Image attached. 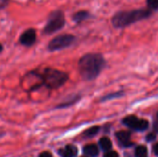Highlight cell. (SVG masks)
<instances>
[{
    "instance_id": "obj_20",
    "label": "cell",
    "mask_w": 158,
    "mask_h": 157,
    "mask_svg": "<svg viewBox=\"0 0 158 157\" xmlns=\"http://www.w3.org/2000/svg\"><path fill=\"white\" fill-rule=\"evenodd\" d=\"M39 157H52V155L49 152H44L39 155Z\"/></svg>"
},
{
    "instance_id": "obj_1",
    "label": "cell",
    "mask_w": 158,
    "mask_h": 157,
    "mask_svg": "<svg viewBox=\"0 0 158 157\" xmlns=\"http://www.w3.org/2000/svg\"><path fill=\"white\" fill-rule=\"evenodd\" d=\"M106 61L101 54H87L79 61V70L84 80L95 79L102 71Z\"/></svg>"
},
{
    "instance_id": "obj_5",
    "label": "cell",
    "mask_w": 158,
    "mask_h": 157,
    "mask_svg": "<svg viewBox=\"0 0 158 157\" xmlns=\"http://www.w3.org/2000/svg\"><path fill=\"white\" fill-rule=\"evenodd\" d=\"M75 41V37L71 34H63L55 37L48 44V49L50 51L61 50L66 47L70 46Z\"/></svg>"
},
{
    "instance_id": "obj_17",
    "label": "cell",
    "mask_w": 158,
    "mask_h": 157,
    "mask_svg": "<svg viewBox=\"0 0 158 157\" xmlns=\"http://www.w3.org/2000/svg\"><path fill=\"white\" fill-rule=\"evenodd\" d=\"M104 157H118V154L115 151H108L105 154Z\"/></svg>"
},
{
    "instance_id": "obj_15",
    "label": "cell",
    "mask_w": 158,
    "mask_h": 157,
    "mask_svg": "<svg viewBox=\"0 0 158 157\" xmlns=\"http://www.w3.org/2000/svg\"><path fill=\"white\" fill-rule=\"evenodd\" d=\"M98 131H99V127H97V126H95V127H92V128H90V129H88V130H85V132H84V136L91 138V137L95 136V135L97 134V132H98Z\"/></svg>"
},
{
    "instance_id": "obj_11",
    "label": "cell",
    "mask_w": 158,
    "mask_h": 157,
    "mask_svg": "<svg viewBox=\"0 0 158 157\" xmlns=\"http://www.w3.org/2000/svg\"><path fill=\"white\" fill-rule=\"evenodd\" d=\"M138 120H139V118H136L135 116H129V117H126L123 119V123L126 126H128V127H130L131 129H134V127L136 126Z\"/></svg>"
},
{
    "instance_id": "obj_2",
    "label": "cell",
    "mask_w": 158,
    "mask_h": 157,
    "mask_svg": "<svg viewBox=\"0 0 158 157\" xmlns=\"http://www.w3.org/2000/svg\"><path fill=\"white\" fill-rule=\"evenodd\" d=\"M152 11L148 8H139L129 11H119L112 18V24L115 28H125L140 20L148 19Z\"/></svg>"
},
{
    "instance_id": "obj_19",
    "label": "cell",
    "mask_w": 158,
    "mask_h": 157,
    "mask_svg": "<svg viewBox=\"0 0 158 157\" xmlns=\"http://www.w3.org/2000/svg\"><path fill=\"white\" fill-rule=\"evenodd\" d=\"M120 93H114V94H112V95H107V96H105V98L103 99V100H108V99H111V98H116L115 96H120Z\"/></svg>"
},
{
    "instance_id": "obj_24",
    "label": "cell",
    "mask_w": 158,
    "mask_h": 157,
    "mask_svg": "<svg viewBox=\"0 0 158 157\" xmlns=\"http://www.w3.org/2000/svg\"><path fill=\"white\" fill-rule=\"evenodd\" d=\"M83 157H84V156H83Z\"/></svg>"
},
{
    "instance_id": "obj_16",
    "label": "cell",
    "mask_w": 158,
    "mask_h": 157,
    "mask_svg": "<svg viewBox=\"0 0 158 157\" xmlns=\"http://www.w3.org/2000/svg\"><path fill=\"white\" fill-rule=\"evenodd\" d=\"M146 4L148 9H150L151 11L158 9V0H146Z\"/></svg>"
},
{
    "instance_id": "obj_7",
    "label": "cell",
    "mask_w": 158,
    "mask_h": 157,
    "mask_svg": "<svg viewBox=\"0 0 158 157\" xmlns=\"http://www.w3.org/2000/svg\"><path fill=\"white\" fill-rule=\"evenodd\" d=\"M58 154L61 157H75L78 154V150L73 145H67L65 148L59 150Z\"/></svg>"
},
{
    "instance_id": "obj_13",
    "label": "cell",
    "mask_w": 158,
    "mask_h": 157,
    "mask_svg": "<svg viewBox=\"0 0 158 157\" xmlns=\"http://www.w3.org/2000/svg\"><path fill=\"white\" fill-rule=\"evenodd\" d=\"M148 127H149V122L147 120H145V119H139L133 130H138V131H143V130H147Z\"/></svg>"
},
{
    "instance_id": "obj_8",
    "label": "cell",
    "mask_w": 158,
    "mask_h": 157,
    "mask_svg": "<svg viewBox=\"0 0 158 157\" xmlns=\"http://www.w3.org/2000/svg\"><path fill=\"white\" fill-rule=\"evenodd\" d=\"M117 138L120 142V143L124 146H131L132 143L130 141L131 133L127 131H118L117 133Z\"/></svg>"
},
{
    "instance_id": "obj_10",
    "label": "cell",
    "mask_w": 158,
    "mask_h": 157,
    "mask_svg": "<svg viewBox=\"0 0 158 157\" xmlns=\"http://www.w3.org/2000/svg\"><path fill=\"white\" fill-rule=\"evenodd\" d=\"M90 16H91L90 13L87 12V11H79V12H77L73 16V20L76 21V22H78V23H80V22L87 19Z\"/></svg>"
},
{
    "instance_id": "obj_23",
    "label": "cell",
    "mask_w": 158,
    "mask_h": 157,
    "mask_svg": "<svg viewBox=\"0 0 158 157\" xmlns=\"http://www.w3.org/2000/svg\"><path fill=\"white\" fill-rule=\"evenodd\" d=\"M1 50H2V45L0 44V51H1Z\"/></svg>"
},
{
    "instance_id": "obj_18",
    "label": "cell",
    "mask_w": 158,
    "mask_h": 157,
    "mask_svg": "<svg viewBox=\"0 0 158 157\" xmlns=\"http://www.w3.org/2000/svg\"><path fill=\"white\" fill-rule=\"evenodd\" d=\"M146 140H147V142H152V141L156 140V134H154V133L148 134L147 137H146Z\"/></svg>"
},
{
    "instance_id": "obj_3",
    "label": "cell",
    "mask_w": 158,
    "mask_h": 157,
    "mask_svg": "<svg viewBox=\"0 0 158 157\" xmlns=\"http://www.w3.org/2000/svg\"><path fill=\"white\" fill-rule=\"evenodd\" d=\"M39 76L44 84L50 89H56L62 86L68 80V75L65 72L54 68H45Z\"/></svg>"
},
{
    "instance_id": "obj_21",
    "label": "cell",
    "mask_w": 158,
    "mask_h": 157,
    "mask_svg": "<svg viewBox=\"0 0 158 157\" xmlns=\"http://www.w3.org/2000/svg\"><path fill=\"white\" fill-rule=\"evenodd\" d=\"M7 3V0H0V8L4 7Z\"/></svg>"
},
{
    "instance_id": "obj_12",
    "label": "cell",
    "mask_w": 158,
    "mask_h": 157,
    "mask_svg": "<svg viewBox=\"0 0 158 157\" xmlns=\"http://www.w3.org/2000/svg\"><path fill=\"white\" fill-rule=\"evenodd\" d=\"M99 144H100L101 149H103L104 151H109L111 149V147H112L111 141L106 137L101 138L100 141H99Z\"/></svg>"
},
{
    "instance_id": "obj_22",
    "label": "cell",
    "mask_w": 158,
    "mask_h": 157,
    "mask_svg": "<svg viewBox=\"0 0 158 157\" xmlns=\"http://www.w3.org/2000/svg\"><path fill=\"white\" fill-rule=\"evenodd\" d=\"M154 153L156 154V155L158 156V143H156L155 146H154Z\"/></svg>"
},
{
    "instance_id": "obj_6",
    "label": "cell",
    "mask_w": 158,
    "mask_h": 157,
    "mask_svg": "<svg viewBox=\"0 0 158 157\" xmlns=\"http://www.w3.org/2000/svg\"><path fill=\"white\" fill-rule=\"evenodd\" d=\"M36 41V32L33 29H29L26 31H24L20 38L19 42L21 44L26 45V46H31Z\"/></svg>"
},
{
    "instance_id": "obj_9",
    "label": "cell",
    "mask_w": 158,
    "mask_h": 157,
    "mask_svg": "<svg viewBox=\"0 0 158 157\" xmlns=\"http://www.w3.org/2000/svg\"><path fill=\"white\" fill-rule=\"evenodd\" d=\"M83 153L87 156L96 157L98 155L99 150H98L96 145H94V144H88V145L83 147Z\"/></svg>"
},
{
    "instance_id": "obj_4",
    "label": "cell",
    "mask_w": 158,
    "mask_h": 157,
    "mask_svg": "<svg viewBox=\"0 0 158 157\" xmlns=\"http://www.w3.org/2000/svg\"><path fill=\"white\" fill-rule=\"evenodd\" d=\"M64 25H65V17H64L63 12L55 11L50 15L44 31L46 34H50V33L59 31L60 29L64 27Z\"/></svg>"
},
{
    "instance_id": "obj_14",
    "label": "cell",
    "mask_w": 158,
    "mask_h": 157,
    "mask_svg": "<svg viewBox=\"0 0 158 157\" xmlns=\"http://www.w3.org/2000/svg\"><path fill=\"white\" fill-rule=\"evenodd\" d=\"M135 156L136 157H148L147 148L143 145H140L135 150Z\"/></svg>"
}]
</instances>
